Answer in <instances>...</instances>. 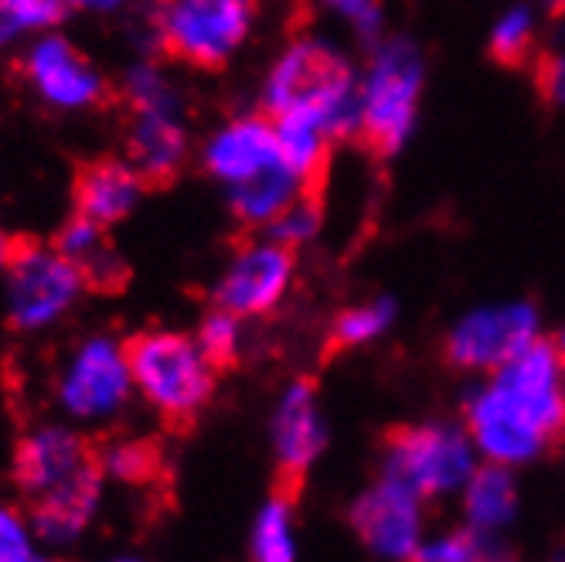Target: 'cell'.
<instances>
[{
    "label": "cell",
    "mask_w": 565,
    "mask_h": 562,
    "mask_svg": "<svg viewBox=\"0 0 565 562\" xmlns=\"http://www.w3.org/2000/svg\"><path fill=\"white\" fill-rule=\"evenodd\" d=\"M460 420L480 460L535 464L565 436V358L539 338L467 389Z\"/></svg>",
    "instance_id": "1"
},
{
    "label": "cell",
    "mask_w": 565,
    "mask_h": 562,
    "mask_svg": "<svg viewBox=\"0 0 565 562\" xmlns=\"http://www.w3.org/2000/svg\"><path fill=\"white\" fill-rule=\"evenodd\" d=\"M266 116H303L334 144L361 137L358 65L344 49L320 34H297L276 55L263 83Z\"/></svg>",
    "instance_id": "2"
},
{
    "label": "cell",
    "mask_w": 565,
    "mask_h": 562,
    "mask_svg": "<svg viewBox=\"0 0 565 562\" xmlns=\"http://www.w3.org/2000/svg\"><path fill=\"white\" fill-rule=\"evenodd\" d=\"M426 93V52L409 34H382L358 65L361 137L385 157H398L419 130Z\"/></svg>",
    "instance_id": "3"
},
{
    "label": "cell",
    "mask_w": 565,
    "mask_h": 562,
    "mask_svg": "<svg viewBox=\"0 0 565 562\" xmlns=\"http://www.w3.org/2000/svg\"><path fill=\"white\" fill-rule=\"evenodd\" d=\"M134 389L171 426H188L209 406L218 369L194 338L178 331H140L124 341Z\"/></svg>",
    "instance_id": "4"
},
{
    "label": "cell",
    "mask_w": 565,
    "mask_h": 562,
    "mask_svg": "<svg viewBox=\"0 0 565 562\" xmlns=\"http://www.w3.org/2000/svg\"><path fill=\"white\" fill-rule=\"evenodd\" d=\"M477 464L480 454L463 420H419L385 439L379 474L433 505L457 498Z\"/></svg>",
    "instance_id": "5"
},
{
    "label": "cell",
    "mask_w": 565,
    "mask_h": 562,
    "mask_svg": "<svg viewBox=\"0 0 565 562\" xmlns=\"http://www.w3.org/2000/svg\"><path fill=\"white\" fill-rule=\"evenodd\" d=\"M256 0H164L157 8V42L168 59L215 72L246 45Z\"/></svg>",
    "instance_id": "6"
},
{
    "label": "cell",
    "mask_w": 565,
    "mask_h": 562,
    "mask_svg": "<svg viewBox=\"0 0 565 562\" xmlns=\"http://www.w3.org/2000/svg\"><path fill=\"white\" fill-rule=\"evenodd\" d=\"M539 338H545L539 304L511 297L473 304L457 314L447 328V338H443V351H447V361L457 372L488 375Z\"/></svg>",
    "instance_id": "7"
},
{
    "label": "cell",
    "mask_w": 565,
    "mask_h": 562,
    "mask_svg": "<svg viewBox=\"0 0 565 562\" xmlns=\"http://www.w3.org/2000/svg\"><path fill=\"white\" fill-rule=\"evenodd\" d=\"M11 325L21 331H38L58 320L83 290V276L55 250L28 235L11 238Z\"/></svg>",
    "instance_id": "8"
},
{
    "label": "cell",
    "mask_w": 565,
    "mask_h": 562,
    "mask_svg": "<svg viewBox=\"0 0 565 562\" xmlns=\"http://www.w3.org/2000/svg\"><path fill=\"white\" fill-rule=\"evenodd\" d=\"M130 389H134V375L127 365L124 344L109 338H89L65 361L55 395H58V406L72 420L96 423L124 410Z\"/></svg>",
    "instance_id": "9"
},
{
    "label": "cell",
    "mask_w": 565,
    "mask_h": 562,
    "mask_svg": "<svg viewBox=\"0 0 565 562\" xmlns=\"http://www.w3.org/2000/svg\"><path fill=\"white\" fill-rule=\"evenodd\" d=\"M348 521L379 562H409L426 539V501L379 474L351 501Z\"/></svg>",
    "instance_id": "10"
},
{
    "label": "cell",
    "mask_w": 565,
    "mask_h": 562,
    "mask_svg": "<svg viewBox=\"0 0 565 562\" xmlns=\"http://www.w3.org/2000/svg\"><path fill=\"white\" fill-rule=\"evenodd\" d=\"M297 273V250L263 235L253 243L238 246L228 269L215 287V307L249 320L273 314L282 297L290 294Z\"/></svg>",
    "instance_id": "11"
},
{
    "label": "cell",
    "mask_w": 565,
    "mask_h": 562,
    "mask_svg": "<svg viewBox=\"0 0 565 562\" xmlns=\"http://www.w3.org/2000/svg\"><path fill=\"white\" fill-rule=\"evenodd\" d=\"M96 467H103L99 450L83 433L68 426H42L21 436L14 450V485L28 501H34Z\"/></svg>",
    "instance_id": "12"
},
{
    "label": "cell",
    "mask_w": 565,
    "mask_h": 562,
    "mask_svg": "<svg viewBox=\"0 0 565 562\" xmlns=\"http://www.w3.org/2000/svg\"><path fill=\"white\" fill-rule=\"evenodd\" d=\"M331 426L310 379H294L279 392L269 420V444L282 480H300L328 450Z\"/></svg>",
    "instance_id": "13"
},
{
    "label": "cell",
    "mask_w": 565,
    "mask_h": 562,
    "mask_svg": "<svg viewBox=\"0 0 565 562\" xmlns=\"http://www.w3.org/2000/svg\"><path fill=\"white\" fill-rule=\"evenodd\" d=\"M127 109H130V130H127L130 168L153 191L171 188L188 157V137L174 116L171 96L127 103Z\"/></svg>",
    "instance_id": "14"
},
{
    "label": "cell",
    "mask_w": 565,
    "mask_h": 562,
    "mask_svg": "<svg viewBox=\"0 0 565 562\" xmlns=\"http://www.w3.org/2000/svg\"><path fill=\"white\" fill-rule=\"evenodd\" d=\"M24 78L45 103L62 109H83L106 99L103 75L65 38H42L24 59Z\"/></svg>",
    "instance_id": "15"
},
{
    "label": "cell",
    "mask_w": 565,
    "mask_h": 562,
    "mask_svg": "<svg viewBox=\"0 0 565 562\" xmlns=\"http://www.w3.org/2000/svg\"><path fill=\"white\" fill-rule=\"evenodd\" d=\"M282 165L276 147V127L266 113H246L225 124L205 147V168L228 188L253 181Z\"/></svg>",
    "instance_id": "16"
},
{
    "label": "cell",
    "mask_w": 565,
    "mask_h": 562,
    "mask_svg": "<svg viewBox=\"0 0 565 562\" xmlns=\"http://www.w3.org/2000/svg\"><path fill=\"white\" fill-rule=\"evenodd\" d=\"M103 480H106V470L96 467L78 480H72V485L34 498L28 511L34 539L45 545H72L75 539H83L86 529L93 526V518L99 515Z\"/></svg>",
    "instance_id": "17"
},
{
    "label": "cell",
    "mask_w": 565,
    "mask_h": 562,
    "mask_svg": "<svg viewBox=\"0 0 565 562\" xmlns=\"http://www.w3.org/2000/svg\"><path fill=\"white\" fill-rule=\"evenodd\" d=\"M143 188L147 184L140 181V174L130 165H124V160H109V157L86 160V165H78L72 181L75 215L109 229L134 212Z\"/></svg>",
    "instance_id": "18"
},
{
    "label": "cell",
    "mask_w": 565,
    "mask_h": 562,
    "mask_svg": "<svg viewBox=\"0 0 565 562\" xmlns=\"http://www.w3.org/2000/svg\"><path fill=\"white\" fill-rule=\"evenodd\" d=\"M52 246L83 276V287L96 294H119L130 284V266L106 243V229L83 215H72Z\"/></svg>",
    "instance_id": "19"
},
{
    "label": "cell",
    "mask_w": 565,
    "mask_h": 562,
    "mask_svg": "<svg viewBox=\"0 0 565 562\" xmlns=\"http://www.w3.org/2000/svg\"><path fill=\"white\" fill-rule=\"evenodd\" d=\"M463 526L488 532V536H504L521 508V491H518V477L504 464L480 460L477 470L467 477V485L457 495Z\"/></svg>",
    "instance_id": "20"
},
{
    "label": "cell",
    "mask_w": 565,
    "mask_h": 562,
    "mask_svg": "<svg viewBox=\"0 0 565 562\" xmlns=\"http://www.w3.org/2000/svg\"><path fill=\"white\" fill-rule=\"evenodd\" d=\"M303 191L307 188L287 168L276 165L253 181H242V184L228 188V209H232L238 225L266 232L273 225V219L290 202H297Z\"/></svg>",
    "instance_id": "21"
},
{
    "label": "cell",
    "mask_w": 565,
    "mask_h": 562,
    "mask_svg": "<svg viewBox=\"0 0 565 562\" xmlns=\"http://www.w3.org/2000/svg\"><path fill=\"white\" fill-rule=\"evenodd\" d=\"M273 127H276V147H279L282 168L310 191L328 168L334 140L320 130L313 119H303V116H276Z\"/></svg>",
    "instance_id": "22"
},
{
    "label": "cell",
    "mask_w": 565,
    "mask_h": 562,
    "mask_svg": "<svg viewBox=\"0 0 565 562\" xmlns=\"http://www.w3.org/2000/svg\"><path fill=\"white\" fill-rule=\"evenodd\" d=\"M542 31L545 18L535 0H511L488 28V49L501 62H524L532 55V49H539Z\"/></svg>",
    "instance_id": "23"
},
{
    "label": "cell",
    "mask_w": 565,
    "mask_h": 562,
    "mask_svg": "<svg viewBox=\"0 0 565 562\" xmlns=\"http://www.w3.org/2000/svg\"><path fill=\"white\" fill-rule=\"evenodd\" d=\"M297 511L290 495H273L263 501L249 536L253 562H297Z\"/></svg>",
    "instance_id": "24"
},
{
    "label": "cell",
    "mask_w": 565,
    "mask_h": 562,
    "mask_svg": "<svg viewBox=\"0 0 565 562\" xmlns=\"http://www.w3.org/2000/svg\"><path fill=\"white\" fill-rule=\"evenodd\" d=\"M409 562H511L508 545L501 536L477 532L470 526L443 529V532H426L423 545Z\"/></svg>",
    "instance_id": "25"
},
{
    "label": "cell",
    "mask_w": 565,
    "mask_h": 562,
    "mask_svg": "<svg viewBox=\"0 0 565 562\" xmlns=\"http://www.w3.org/2000/svg\"><path fill=\"white\" fill-rule=\"evenodd\" d=\"M395 325H398V300L388 294H379V297L344 307L334 317L331 338L338 348H369V344L388 338Z\"/></svg>",
    "instance_id": "26"
},
{
    "label": "cell",
    "mask_w": 565,
    "mask_h": 562,
    "mask_svg": "<svg viewBox=\"0 0 565 562\" xmlns=\"http://www.w3.org/2000/svg\"><path fill=\"white\" fill-rule=\"evenodd\" d=\"M320 229H324V205L317 202L313 191H303L297 202H290L273 219V225L263 235L276 238V243L290 246V250H300V246L313 243Z\"/></svg>",
    "instance_id": "27"
},
{
    "label": "cell",
    "mask_w": 565,
    "mask_h": 562,
    "mask_svg": "<svg viewBox=\"0 0 565 562\" xmlns=\"http://www.w3.org/2000/svg\"><path fill=\"white\" fill-rule=\"evenodd\" d=\"M194 341L218 372L228 369L238 358V348H242V317H235L222 307L209 310L205 317H201V328H198Z\"/></svg>",
    "instance_id": "28"
},
{
    "label": "cell",
    "mask_w": 565,
    "mask_h": 562,
    "mask_svg": "<svg viewBox=\"0 0 565 562\" xmlns=\"http://www.w3.org/2000/svg\"><path fill=\"white\" fill-rule=\"evenodd\" d=\"M317 8L344 24L365 49L385 34V0H317Z\"/></svg>",
    "instance_id": "29"
},
{
    "label": "cell",
    "mask_w": 565,
    "mask_h": 562,
    "mask_svg": "<svg viewBox=\"0 0 565 562\" xmlns=\"http://www.w3.org/2000/svg\"><path fill=\"white\" fill-rule=\"evenodd\" d=\"M99 464L106 470V477L127 480V485H137V480H150L157 474V450L150 444H137V439H127V444H113L99 450Z\"/></svg>",
    "instance_id": "30"
},
{
    "label": "cell",
    "mask_w": 565,
    "mask_h": 562,
    "mask_svg": "<svg viewBox=\"0 0 565 562\" xmlns=\"http://www.w3.org/2000/svg\"><path fill=\"white\" fill-rule=\"evenodd\" d=\"M72 8V0H0L11 31H34V28H52L58 24Z\"/></svg>",
    "instance_id": "31"
},
{
    "label": "cell",
    "mask_w": 565,
    "mask_h": 562,
    "mask_svg": "<svg viewBox=\"0 0 565 562\" xmlns=\"http://www.w3.org/2000/svg\"><path fill=\"white\" fill-rule=\"evenodd\" d=\"M539 83L542 93L552 106L565 109V14L555 21L552 34H548V45L539 65Z\"/></svg>",
    "instance_id": "32"
},
{
    "label": "cell",
    "mask_w": 565,
    "mask_h": 562,
    "mask_svg": "<svg viewBox=\"0 0 565 562\" xmlns=\"http://www.w3.org/2000/svg\"><path fill=\"white\" fill-rule=\"evenodd\" d=\"M31 549H38L31 521L14 505L0 501V559L21 555V552H31Z\"/></svg>",
    "instance_id": "33"
},
{
    "label": "cell",
    "mask_w": 565,
    "mask_h": 562,
    "mask_svg": "<svg viewBox=\"0 0 565 562\" xmlns=\"http://www.w3.org/2000/svg\"><path fill=\"white\" fill-rule=\"evenodd\" d=\"M0 562H55V559H49L42 549H31V552H21V555H8V559H0Z\"/></svg>",
    "instance_id": "34"
},
{
    "label": "cell",
    "mask_w": 565,
    "mask_h": 562,
    "mask_svg": "<svg viewBox=\"0 0 565 562\" xmlns=\"http://www.w3.org/2000/svg\"><path fill=\"white\" fill-rule=\"evenodd\" d=\"M72 4L96 8V11H109V8H119V4H124V0H72Z\"/></svg>",
    "instance_id": "35"
},
{
    "label": "cell",
    "mask_w": 565,
    "mask_h": 562,
    "mask_svg": "<svg viewBox=\"0 0 565 562\" xmlns=\"http://www.w3.org/2000/svg\"><path fill=\"white\" fill-rule=\"evenodd\" d=\"M11 238H14V235H8L4 229H0V266L8 263V253H11Z\"/></svg>",
    "instance_id": "36"
},
{
    "label": "cell",
    "mask_w": 565,
    "mask_h": 562,
    "mask_svg": "<svg viewBox=\"0 0 565 562\" xmlns=\"http://www.w3.org/2000/svg\"><path fill=\"white\" fill-rule=\"evenodd\" d=\"M548 341H552V344H555V348H558V354H562V358H565V320H562V325H558V328H555V335H552V338H548Z\"/></svg>",
    "instance_id": "37"
},
{
    "label": "cell",
    "mask_w": 565,
    "mask_h": 562,
    "mask_svg": "<svg viewBox=\"0 0 565 562\" xmlns=\"http://www.w3.org/2000/svg\"><path fill=\"white\" fill-rule=\"evenodd\" d=\"M548 4H552V8H555L558 14H565V0H548Z\"/></svg>",
    "instance_id": "38"
},
{
    "label": "cell",
    "mask_w": 565,
    "mask_h": 562,
    "mask_svg": "<svg viewBox=\"0 0 565 562\" xmlns=\"http://www.w3.org/2000/svg\"><path fill=\"white\" fill-rule=\"evenodd\" d=\"M113 562H140V559H130V555H124V559H113Z\"/></svg>",
    "instance_id": "39"
}]
</instances>
